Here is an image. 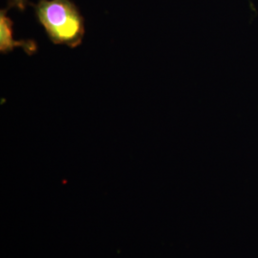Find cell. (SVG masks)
<instances>
[{
  "mask_svg": "<svg viewBox=\"0 0 258 258\" xmlns=\"http://www.w3.org/2000/svg\"><path fill=\"white\" fill-rule=\"evenodd\" d=\"M37 19L54 44L76 48L84 36L83 19L69 0H40L36 7Z\"/></svg>",
  "mask_w": 258,
  "mask_h": 258,
  "instance_id": "cell-1",
  "label": "cell"
},
{
  "mask_svg": "<svg viewBox=\"0 0 258 258\" xmlns=\"http://www.w3.org/2000/svg\"><path fill=\"white\" fill-rule=\"evenodd\" d=\"M16 47H22L28 54L36 52L37 46L34 41H17L13 36V22L4 11L0 14V52L6 54Z\"/></svg>",
  "mask_w": 258,
  "mask_h": 258,
  "instance_id": "cell-2",
  "label": "cell"
},
{
  "mask_svg": "<svg viewBox=\"0 0 258 258\" xmlns=\"http://www.w3.org/2000/svg\"><path fill=\"white\" fill-rule=\"evenodd\" d=\"M27 0H13V5L17 6L19 9L23 10L26 5Z\"/></svg>",
  "mask_w": 258,
  "mask_h": 258,
  "instance_id": "cell-3",
  "label": "cell"
}]
</instances>
